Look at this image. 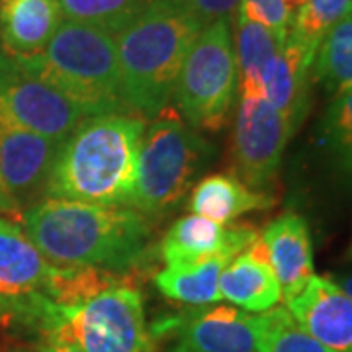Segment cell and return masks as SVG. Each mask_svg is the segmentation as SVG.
<instances>
[{
    "instance_id": "6da1fadb",
    "label": "cell",
    "mask_w": 352,
    "mask_h": 352,
    "mask_svg": "<svg viewBox=\"0 0 352 352\" xmlns=\"http://www.w3.org/2000/svg\"><path fill=\"white\" fill-rule=\"evenodd\" d=\"M25 235L55 266H94L124 274L151 241L147 217L133 208L45 198L22 212Z\"/></svg>"
},
{
    "instance_id": "7a4b0ae2",
    "label": "cell",
    "mask_w": 352,
    "mask_h": 352,
    "mask_svg": "<svg viewBox=\"0 0 352 352\" xmlns=\"http://www.w3.org/2000/svg\"><path fill=\"white\" fill-rule=\"evenodd\" d=\"M147 120L106 113L82 120L53 163L45 198L94 206H131Z\"/></svg>"
},
{
    "instance_id": "3957f363",
    "label": "cell",
    "mask_w": 352,
    "mask_h": 352,
    "mask_svg": "<svg viewBox=\"0 0 352 352\" xmlns=\"http://www.w3.org/2000/svg\"><path fill=\"white\" fill-rule=\"evenodd\" d=\"M204 25L170 0H149L113 34L120 94L131 113L155 118L175 94L176 80Z\"/></svg>"
},
{
    "instance_id": "277c9868",
    "label": "cell",
    "mask_w": 352,
    "mask_h": 352,
    "mask_svg": "<svg viewBox=\"0 0 352 352\" xmlns=\"http://www.w3.org/2000/svg\"><path fill=\"white\" fill-rule=\"evenodd\" d=\"M14 61L57 88L88 118L131 113L120 94L116 41L110 32L61 20L45 50Z\"/></svg>"
},
{
    "instance_id": "5b68a950",
    "label": "cell",
    "mask_w": 352,
    "mask_h": 352,
    "mask_svg": "<svg viewBox=\"0 0 352 352\" xmlns=\"http://www.w3.org/2000/svg\"><path fill=\"white\" fill-rule=\"evenodd\" d=\"M210 159V145L166 106L145 127L138 161L133 210L149 217L173 212Z\"/></svg>"
},
{
    "instance_id": "8992f818",
    "label": "cell",
    "mask_w": 352,
    "mask_h": 352,
    "mask_svg": "<svg viewBox=\"0 0 352 352\" xmlns=\"http://www.w3.org/2000/svg\"><path fill=\"white\" fill-rule=\"evenodd\" d=\"M237 92L231 20L204 28L192 43L175 87L182 120L196 131H219L227 124Z\"/></svg>"
},
{
    "instance_id": "52a82bcc",
    "label": "cell",
    "mask_w": 352,
    "mask_h": 352,
    "mask_svg": "<svg viewBox=\"0 0 352 352\" xmlns=\"http://www.w3.org/2000/svg\"><path fill=\"white\" fill-rule=\"evenodd\" d=\"M63 314L69 337L85 352H155L143 298L129 282L63 307Z\"/></svg>"
},
{
    "instance_id": "ba28073f",
    "label": "cell",
    "mask_w": 352,
    "mask_h": 352,
    "mask_svg": "<svg viewBox=\"0 0 352 352\" xmlns=\"http://www.w3.org/2000/svg\"><path fill=\"white\" fill-rule=\"evenodd\" d=\"M88 116L57 88L0 57V126L65 141Z\"/></svg>"
},
{
    "instance_id": "9c48e42d",
    "label": "cell",
    "mask_w": 352,
    "mask_h": 352,
    "mask_svg": "<svg viewBox=\"0 0 352 352\" xmlns=\"http://www.w3.org/2000/svg\"><path fill=\"white\" fill-rule=\"evenodd\" d=\"M292 135L288 120L264 98H241L233 127V176L247 188L270 194Z\"/></svg>"
},
{
    "instance_id": "30bf717a",
    "label": "cell",
    "mask_w": 352,
    "mask_h": 352,
    "mask_svg": "<svg viewBox=\"0 0 352 352\" xmlns=\"http://www.w3.org/2000/svg\"><path fill=\"white\" fill-rule=\"evenodd\" d=\"M63 141L0 126V178L20 212L45 200L51 168Z\"/></svg>"
},
{
    "instance_id": "8fae6325",
    "label": "cell",
    "mask_w": 352,
    "mask_h": 352,
    "mask_svg": "<svg viewBox=\"0 0 352 352\" xmlns=\"http://www.w3.org/2000/svg\"><path fill=\"white\" fill-rule=\"evenodd\" d=\"M261 239L251 223L219 226L200 215L176 219L161 241V256L166 268H186L214 258L233 261Z\"/></svg>"
},
{
    "instance_id": "7c38bea8",
    "label": "cell",
    "mask_w": 352,
    "mask_h": 352,
    "mask_svg": "<svg viewBox=\"0 0 352 352\" xmlns=\"http://www.w3.org/2000/svg\"><path fill=\"white\" fill-rule=\"evenodd\" d=\"M173 329L184 352H258L256 315L231 305L198 307L182 314Z\"/></svg>"
},
{
    "instance_id": "4fadbf2b",
    "label": "cell",
    "mask_w": 352,
    "mask_h": 352,
    "mask_svg": "<svg viewBox=\"0 0 352 352\" xmlns=\"http://www.w3.org/2000/svg\"><path fill=\"white\" fill-rule=\"evenodd\" d=\"M289 315L314 339L335 352H352V300L329 276H311L286 303Z\"/></svg>"
},
{
    "instance_id": "5bb4252c",
    "label": "cell",
    "mask_w": 352,
    "mask_h": 352,
    "mask_svg": "<svg viewBox=\"0 0 352 352\" xmlns=\"http://www.w3.org/2000/svg\"><path fill=\"white\" fill-rule=\"evenodd\" d=\"M59 266L51 264L25 231L10 219H0V303L36 296L51 300Z\"/></svg>"
},
{
    "instance_id": "9a60e30c",
    "label": "cell",
    "mask_w": 352,
    "mask_h": 352,
    "mask_svg": "<svg viewBox=\"0 0 352 352\" xmlns=\"http://www.w3.org/2000/svg\"><path fill=\"white\" fill-rule=\"evenodd\" d=\"M268 261L282 289V300H294L314 276V247L309 227L302 215L288 212L261 233Z\"/></svg>"
},
{
    "instance_id": "2e32d148",
    "label": "cell",
    "mask_w": 352,
    "mask_h": 352,
    "mask_svg": "<svg viewBox=\"0 0 352 352\" xmlns=\"http://www.w3.org/2000/svg\"><path fill=\"white\" fill-rule=\"evenodd\" d=\"M314 59L294 39L286 38L266 65L263 75V96L278 113H282L296 131L309 110V82Z\"/></svg>"
},
{
    "instance_id": "e0dca14e",
    "label": "cell",
    "mask_w": 352,
    "mask_h": 352,
    "mask_svg": "<svg viewBox=\"0 0 352 352\" xmlns=\"http://www.w3.org/2000/svg\"><path fill=\"white\" fill-rule=\"evenodd\" d=\"M219 294L245 311L264 314L282 300V289L270 266L263 239L226 264L219 274Z\"/></svg>"
},
{
    "instance_id": "ac0fdd59",
    "label": "cell",
    "mask_w": 352,
    "mask_h": 352,
    "mask_svg": "<svg viewBox=\"0 0 352 352\" xmlns=\"http://www.w3.org/2000/svg\"><path fill=\"white\" fill-rule=\"evenodd\" d=\"M63 20L57 0H0V41L8 57L45 50Z\"/></svg>"
},
{
    "instance_id": "d6986e66",
    "label": "cell",
    "mask_w": 352,
    "mask_h": 352,
    "mask_svg": "<svg viewBox=\"0 0 352 352\" xmlns=\"http://www.w3.org/2000/svg\"><path fill=\"white\" fill-rule=\"evenodd\" d=\"M274 204V196L247 188L235 176L212 175L201 178L194 186L186 208L204 219H210L219 226H229L241 215L268 210Z\"/></svg>"
},
{
    "instance_id": "ffe728a7",
    "label": "cell",
    "mask_w": 352,
    "mask_h": 352,
    "mask_svg": "<svg viewBox=\"0 0 352 352\" xmlns=\"http://www.w3.org/2000/svg\"><path fill=\"white\" fill-rule=\"evenodd\" d=\"M235 34H237V55L235 67L239 76L241 98H264L263 75L266 65L274 59L280 45L286 39H280L268 28L247 18L237 10L235 14Z\"/></svg>"
},
{
    "instance_id": "44dd1931",
    "label": "cell",
    "mask_w": 352,
    "mask_h": 352,
    "mask_svg": "<svg viewBox=\"0 0 352 352\" xmlns=\"http://www.w3.org/2000/svg\"><path fill=\"white\" fill-rule=\"evenodd\" d=\"M311 69L329 96L339 98L352 92V8L329 30Z\"/></svg>"
},
{
    "instance_id": "7402d4cb",
    "label": "cell",
    "mask_w": 352,
    "mask_h": 352,
    "mask_svg": "<svg viewBox=\"0 0 352 352\" xmlns=\"http://www.w3.org/2000/svg\"><path fill=\"white\" fill-rule=\"evenodd\" d=\"M229 261L214 258L186 268H164L155 274V286L166 300L186 305H210L221 300L219 274Z\"/></svg>"
},
{
    "instance_id": "603a6c76",
    "label": "cell",
    "mask_w": 352,
    "mask_h": 352,
    "mask_svg": "<svg viewBox=\"0 0 352 352\" xmlns=\"http://www.w3.org/2000/svg\"><path fill=\"white\" fill-rule=\"evenodd\" d=\"M352 8V0H303L294 14L288 36L315 61L317 50L329 30Z\"/></svg>"
},
{
    "instance_id": "cb8c5ba5",
    "label": "cell",
    "mask_w": 352,
    "mask_h": 352,
    "mask_svg": "<svg viewBox=\"0 0 352 352\" xmlns=\"http://www.w3.org/2000/svg\"><path fill=\"white\" fill-rule=\"evenodd\" d=\"M258 352H335L305 333L286 307H272L256 315Z\"/></svg>"
},
{
    "instance_id": "d4e9b609",
    "label": "cell",
    "mask_w": 352,
    "mask_h": 352,
    "mask_svg": "<svg viewBox=\"0 0 352 352\" xmlns=\"http://www.w3.org/2000/svg\"><path fill=\"white\" fill-rule=\"evenodd\" d=\"M149 0H57L65 20L116 34L138 16Z\"/></svg>"
},
{
    "instance_id": "484cf974",
    "label": "cell",
    "mask_w": 352,
    "mask_h": 352,
    "mask_svg": "<svg viewBox=\"0 0 352 352\" xmlns=\"http://www.w3.org/2000/svg\"><path fill=\"white\" fill-rule=\"evenodd\" d=\"M321 139L340 170L352 176V92L335 98L321 120Z\"/></svg>"
},
{
    "instance_id": "4316f807",
    "label": "cell",
    "mask_w": 352,
    "mask_h": 352,
    "mask_svg": "<svg viewBox=\"0 0 352 352\" xmlns=\"http://www.w3.org/2000/svg\"><path fill=\"white\" fill-rule=\"evenodd\" d=\"M239 10L247 18L272 30L280 39L288 38L294 12L288 0H241Z\"/></svg>"
},
{
    "instance_id": "83f0119b",
    "label": "cell",
    "mask_w": 352,
    "mask_h": 352,
    "mask_svg": "<svg viewBox=\"0 0 352 352\" xmlns=\"http://www.w3.org/2000/svg\"><path fill=\"white\" fill-rule=\"evenodd\" d=\"M190 16H194L204 28L217 20H231L241 6V0H170Z\"/></svg>"
},
{
    "instance_id": "f1b7e54d",
    "label": "cell",
    "mask_w": 352,
    "mask_h": 352,
    "mask_svg": "<svg viewBox=\"0 0 352 352\" xmlns=\"http://www.w3.org/2000/svg\"><path fill=\"white\" fill-rule=\"evenodd\" d=\"M38 352H85L73 340H45L38 344Z\"/></svg>"
},
{
    "instance_id": "f546056e",
    "label": "cell",
    "mask_w": 352,
    "mask_h": 352,
    "mask_svg": "<svg viewBox=\"0 0 352 352\" xmlns=\"http://www.w3.org/2000/svg\"><path fill=\"white\" fill-rule=\"evenodd\" d=\"M0 212H2V214L14 215V217H18V219H22V212H20V208L16 206V201L10 198L8 190L4 188L2 178H0Z\"/></svg>"
},
{
    "instance_id": "4dcf8cb0",
    "label": "cell",
    "mask_w": 352,
    "mask_h": 352,
    "mask_svg": "<svg viewBox=\"0 0 352 352\" xmlns=\"http://www.w3.org/2000/svg\"><path fill=\"white\" fill-rule=\"evenodd\" d=\"M337 284H339V288L352 300V274H349V276H342Z\"/></svg>"
},
{
    "instance_id": "1f68e13d",
    "label": "cell",
    "mask_w": 352,
    "mask_h": 352,
    "mask_svg": "<svg viewBox=\"0 0 352 352\" xmlns=\"http://www.w3.org/2000/svg\"><path fill=\"white\" fill-rule=\"evenodd\" d=\"M288 4H289V8H292V12L296 14L298 12V8L303 4V0H288Z\"/></svg>"
},
{
    "instance_id": "d6a6232c",
    "label": "cell",
    "mask_w": 352,
    "mask_h": 352,
    "mask_svg": "<svg viewBox=\"0 0 352 352\" xmlns=\"http://www.w3.org/2000/svg\"><path fill=\"white\" fill-rule=\"evenodd\" d=\"M349 258H352V243H351V249H349Z\"/></svg>"
},
{
    "instance_id": "836d02e7",
    "label": "cell",
    "mask_w": 352,
    "mask_h": 352,
    "mask_svg": "<svg viewBox=\"0 0 352 352\" xmlns=\"http://www.w3.org/2000/svg\"><path fill=\"white\" fill-rule=\"evenodd\" d=\"M173 352H184V351H180V349H178V346H176V349H175V351H173Z\"/></svg>"
}]
</instances>
